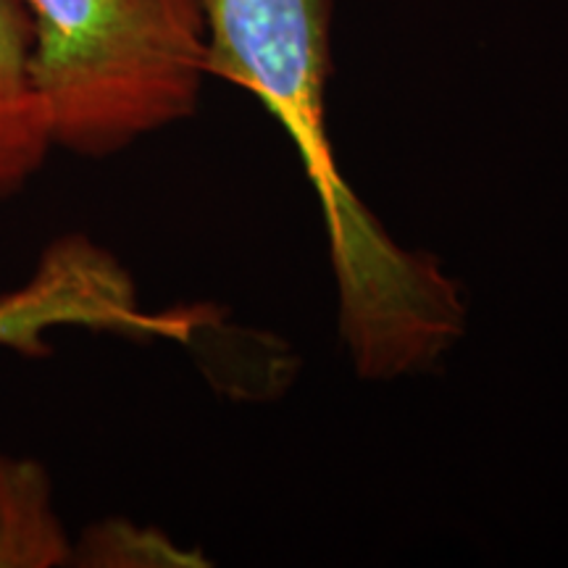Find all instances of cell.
Masks as SVG:
<instances>
[{
  "label": "cell",
  "instance_id": "obj_1",
  "mask_svg": "<svg viewBox=\"0 0 568 568\" xmlns=\"http://www.w3.org/2000/svg\"><path fill=\"white\" fill-rule=\"evenodd\" d=\"M205 71L237 84L284 126L322 203L339 293V332L355 368L389 379L435 364L466 308L435 261L385 232L339 174L326 132L329 0H197Z\"/></svg>",
  "mask_w": 568,
  "mask_h": 568
},
{
  "label": "cell",
  "instance_id": "obj_2",
  "mask_svg": "<svg viewBox=\"0 0 568 568\" xmlns=\"http://www.w3.org/2000/svg\"><path fill=\"white\" fill-rule=\"evenodd\" d=\"M53 148L109 159L197 111L205 30L197 0H21Z\"/></svg>",
  "mask_w": 568,
  "mask_h": 568
},
{
  "label": "cell",
  "instance_id": "obj_3",
  "mask_svg": "<svg viewBox=\"0 0 568 568\" xmlns=\"http://www.w3.org/2000/svg\"><path fill=\"white\" fill-rule=\"evenodd\" d=\"M61 326L130 337L187 339L193 318L148 314L126 268L84 234H63L40 253L30 280L0 295V347L48 358Z\"/></svg>",
  "mask_w": 568,
  "mask_h": 568
},
{
  "label": "cell",
  "instance_id": "obj_4",
  "mask_svg": "<svg viewBox=\"0 0 568 568\" xmlns=\"http://www.w3.org/2000/svg\"><path fill=\"white\" fill-rule=\"evenodd\" d=\"M55 151L32 77V21L0 0V201L19 195Z\"/></svg>",
  "mask_w": 568,
  "mask_h": 568
},
{
  "label": "cell",
  "instance_id": "obj_5",
  "mask_svg": "<svg viewBox=\"0 0 568 568\" xmlns=\"http://www.w3.org/2000/svg\"><path fill=\"white\" fill-rule=\"evenodd\" d=\"M74 539L53 503L40 460L0 453V568L71 566Z\"/></svg>",
  "mask_w": 568,
  "mask_h": 568
},
{
  "label": "cell",
  "instance_id": "obj_6",
  "mask_svg": "<svg viewBox=\"0 0 568 568\" xmlns=\"http://www.w3.org/2000/svg\"><path fill=\"white\" fill-rule=\"evenodd\" d=\"M203 552L182 548L161 529L130 518H101L74 539L71 566L84 568H193L209 566Z\"/></svg>",
  "mask_w": 568,
  "mask_h": 568
}]
</instances>
